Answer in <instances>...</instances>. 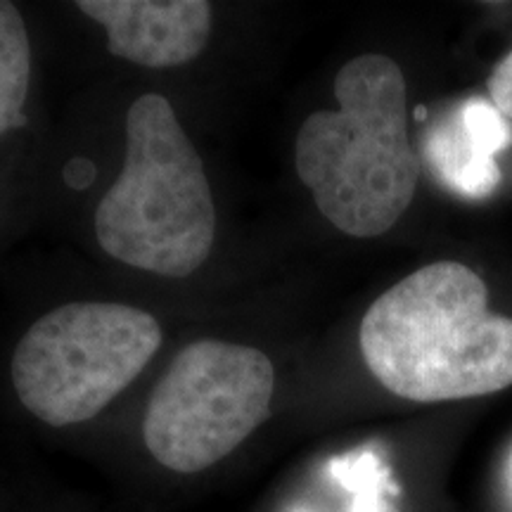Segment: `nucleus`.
Segmentation results:
<instances>
[{
  "mask_svg": "<svg viewBox=\"0 0 512 512\" xmlns=\"http://www.w3.org/2000/svg\"><path fill=\"white\" fill-rule=\"evenodd\" d=\"M363 361L384 389L418 403L472 399L512 384V320L458 261H437L377 297L363 316Z\"/></svg>",
  "mask_w": 512,
  "mask_h": 512,
  "instance_id": "obj_1",
  "label": "nucleus"
},
{
  "mask_svg": "<svg viewBox=\"0 0 512 512\" xmlns=\"http://www.w3.org/2000/svg\"><path fill=\"white\" fill-rule=\"evenodd\" d=\"M337 110L299 128L294 164L320 214L351 238L387 233L411 207L420 162L408 138L406 79L387 55H361L335 79Z\"/></svg>",
  "mask_w": 512,
  "mask_h": 512,
  "instance_id": "obj_2",
  "label": "nucleus"
},
{
  "mask_svg": "<svg viewBox=\"0 0 512 512\" xmlns=\"http://www.w3.org/2000/svg\"><path fill=\"white\" fill-rule=\"evenodd\" d=\"M95 238L121 264L185 278L216 240L207 171L164 95L145 93L126 114L121 174L95 211Z\"/></svg>",
  "mask_w": 512,
  "mask_h": 512,
  "instance_id": "obj_3",
  "label": "nucleus"
},
{
  "mask_svg": "<svg viewBox=\"0 0 512 512\" xmlns=\"http://www.w3.org/2000/svg\"><path fill=\"white\" fill-rule=\"evenodd\" d=\"M162 325L114 302H74L36 320L12 354V384L50 427L98 415L143 373L162 347Z\"/></svg>",
  "mask_w": 512,
  "mask_h": 512,
  "instance_id": "obj_4",
  "label": "nucleus"
},
{
  "mask_svg": "<svg viewBox=\"0 0 512 512\" xmlns=\"http://www.w3.org/2000/svg\"><path fill=\"white\" fill-rule=\"evenodd\" d=\"M264 351L200 339L178 351L147 403L143 439L159 465L195 475L233 453L271 413Z\"/></svg>",
  "mask_w": 512,
  "mask_h": 512,
  "instance_id": "obj_5",
  "label": "nucleus"
},
{
  "mask_svg": "<svg viewBox=\"0 0 512 512\" xmlns=\"http://www.w3.org/2000/svg\"><path fill=\"white\" fill-rule=\"evenodd\" d=\"M76 8L107 31L114 57L150 69L197 60L214 19L207 0H81Z\"/></svg>",
  "mask_w": 512,
  "mask_h": 512,
  "instance_id": "obj_6",
  "label": "nucleus"
},
{
  "mask_svg": "<svg viewBox=\"0 0 512 512\" xmlns=\"http://www.w3.org/2000/svg\"><path fill=\"white\" fill-rule=\"evenodd\" d=\"M512 143V128L494 105L470 100L460 107L458 124L441 128L430 145L432 164L467 197H486L501 181L494 155Z\"/></svg>",
  "mask_w": 512,
  "mask_h": 512,
  "instance_id": "obj_7",
  "label": "nucleus"
},
{
  "mask_svg": "<svg viewBox=\"0 0 512 512\" xmlns=\"http://www.w3.org/2000/svg\"><path fill=\"white\" fill-rule=\"evenodd\" d=\"M31 43L27 24L12 3L0 0V136L27 124Z\"/></svg>",
  "mask_w": 512,
  "mask_h": 512,
  "instance_id": "obj_8",
  "label": "nucleus"
},
{
  "mask_svg": "<svg viewBox=\"0 0 512 512\" xmlns=\"http://www.w3.org/2000/svg\"><path fill=\"white\" fill-rule=\"evenodd\" d=\"M489 93L496 110L512 121V50L496 64L489 79Z\"/></svg>",
  "mask_w": 512,
  "mask_h": 512,
  "instance_id": "obj_9",
  "label": "nucleus"
},
{
  "mask_svg": "<svg viewBox=\"0 0 512 512\" xmlns=\"http://www.w3.org/2000/svg\"><path fill=\"white\" fill-rule=\"evenodd\" d=\"M425 110H422V107H420V110H415V117H418V119H425Z\"/></svg>",
  "mask_w": 512,
  "mask_h": 512,
  "instance_id": "obj_10",
  "label": "nucleus"
}]
</instances>
